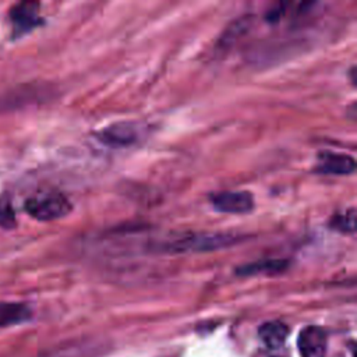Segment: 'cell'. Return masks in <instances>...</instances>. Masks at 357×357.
Here are the masks:
<instances>
[{
    "label": "cell",
    "instance_id": "4",
    "mask_svg": "<svg viewBox=\"0 0 357 357\" xmlns=\"http://www.w3.org/2000/svg\"><path fill=\"white\" fill-rule=\"evenodd\" d=\"M40 4L38 1H22L10 10V20L13 22V32L18 36L29 32L42 22L39 17Z\"/></svg>",
    "mask_w": 357,
    "mask_h": 357
},
{
    "label": "cell",
    "instance_id": "10",
    "mask_svg": "<svg viewBox=\"0 0 357 357\" xmlns=\"http://www.w3.org/2000/svg\"><path fill=\"white\" fill-rule=\"evenodd\" d=\"M289 261L287 259H276V258H271V259H262L258 262H252V264H247L243 265L237 269L238 275H255V273H278L282 272L287 268Z\"/></svg>",
    "mask_w": 357,
    "mask_h": 357
},
{
    "label": "cell",
    "instance_id": "12",
    "mask_svg": "<svg viewBox=\"0 0 357 357\" xmlns=\"http://www.w3.org/2000/svg\"><path fill=\"white\" fill-rule=\"evenodd\" d=\"M0 226L4 229H13L15 226L14 209L8 199H0Z\"/></svg>",
    "mask_w": 357,
    "mask_h": 357
},
{
    "label": "cell",
    "instance_id": "11",
    "mask_svg": "<svg viewBox=\"0 0 357 357\" xmlns=\"http://www.w3.org/2000/svg\"><path fill=\"white\" fill-rule=\"evenodd\" d=\"M329 227L344 234H353L356 231V211L351 208L335 213L329 220Z\"/></svg>",
    "mask_w": 357,
    "mask_h": 357
},
{
    "label": "cell",
    "instance_id": "3",
    "mask_svg": "<svg viewBox=\"0 0 357 357\" xmlns=\"http://www.w3.org/2000/svg\"><path fill=\"white\" fill-rule=\"evenodd\" d=\"M216 211L223 213H248L254 209V198L248 191H222L211 197Z\"/></svg>",
    "mask_w": 357,
    "mask_h": 357
},
{
    "label": "cell",
    "instance_id": "2",
    "mask_svg": "<svg viewBox=\"0 0 357 357\" xmlns=\"http://www.w3.org/2000/svg\"><path fill=\"white\" fill-rule=\"evenodd\" d=\"M25 211L36 220L50 222L68 215L71 204L61 192L45 191L28 198L25 201Z\"/></svg>",
    "mask_w": 357,
    "mask_h": 357
},
{
    "label": "cell",
    "instance_id": "9",
    "mask_svg": "<svg viewBox=\"0 0 357 357\" xmlns=\"http://www.w3.org/2000/svg\"><path fill=\"white\" fill-rule=\"evenodd\" d=\"M32 312L26 304L22 303H0V326H11L26 322Z\"/></svg>",
    "mask_w": 357,
    "mask_h": 357
},
{
    "label": "cell",
    "instance_id": "1",
    "mask_svg": "<svg viewBox=\"0 0 357 357\" xmlns=\"http://www.w3.org/2000/svg\"><path fill=\"white\" fill-rule=\"evenodd\" d=\"M241 240L237 234L229 233H190L185 236H178L170 241H165L159 248L165 252L177 254V252H204L215 251L219 248L230 247Z\"/></svg>",
    "mask_w": 357,
    "mask_h": 357
},
{
    "label": "cell",
    "instance_id": "5",
    "mask_svg": "<svg viewBox=\"0 0 357 357\" xmlns=\"http://www.w3.org/2000/svg\"><path fill=\"white\" fill-rule=\"evenodd\" d=\"M356 170V160L353 156L347 153L339 152H321L318 156V165L315 172L321 174H335V176H344L351 174Z\"/></svg>",
    "mask_w": 357,
    "mask_h": 357
},
{
    "label": "cell",
    "instance_id": "6",
    "mask_svg": "<svg viewBox=\"0 0 357 357\" xmlns=\"http://www.w3.org/2000/svg\"><path fill=\"white\" fill-rule=\"evenodd\" d=\"M138 128L135 124L124 121L114 123L100 130L98 134L99 141L109 146H128L138 139Z\"/></svg>",
    "mask_w": 357,
    "mask_h": 357
},
{
    "label": "cell",
    "instance_id": "8",
    "mask_svg": "<svg viewBox=\"0 0 357 357\" xmlns=\"http://www.w3.org/2000/svg\"><path fill=\"white\" fill-rule=\"evenodd\" d=\"M289 335V328L280 321H269L259 326L258 336L262 343L269 349H278L283 346Z\"/></svg>",
    "mask_w": 357,
    "mask_h": 357
},
{
    "label": "cell",
    "instance_id": "7",
    "mask_svg": "<svg viewBox=\"0 0 357 357\" xmlns=\"http://www.w3.org/2000/svg\"><path fill=\"white\" fill-rule=\"evenodd\" d=\"M301 357H324L326 351V335L319 326H305L297 340Z\"/></svg>",
    "mask_w": 357,
    "mask_h": 357
}]
</instances>
